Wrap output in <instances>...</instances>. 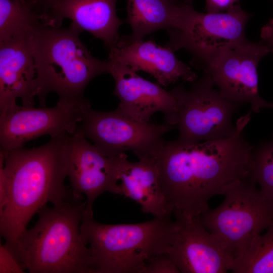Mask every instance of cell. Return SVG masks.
<instances>
[{
	"label": "cell",
	"mask_w": 273,
	"mask_h": 273,
	"mask_svg": "<svg viewBox=\"0 0 273 273\" xmlns=\"http://www.w3.org/2000/svg\"><path fill=\"white\" fill-rule=\"evenodd\" d=\"M251 113L237 121L230 137L192 144L164 141L152 155L168 209L175 218L199 217L209 209L212 197L252 179L253 148L243 135Z\"/></svg>",
	"instance_id": "6da1fadb"
},
{
	"label": "cell",
	"mask_w": 273,
	"mask_h": 273,
	"mask_svg": "<svg viewBox=\"0 0 273 273\" xmlns=\"http://www.w3.org/2000/svg\"><path fill=\"white\" fill-rule=\"evenodd\" d=\"M68 135L51 138L37 147L0 151V181L7 193L0 212V232L5 243L15 240L48 203L58 205L73 197L64 184Z\"/></svg>",
	"instance_id": "7a4b0ae2"
},
{
	"label": "cell",
	"mask_w": 273,
	"mask_h": 273,
	"mask_svg": "<svg viewBox=\"0 0 273 273\" xmlns=\"http://www.w3.org/2000/svg\"><path fill=\"white\" fill-rule=\"evenodd\" d=\"M86 205L83 198L73 197L51 207L46 205L33 227L4 244L30 273H93L80 232Z\"/></svg>",
	"instance_id": "3957f363"
},
{
	"label": "cell",
	"mask_w": 273,
	"mask_h": 273,
	"mask_svg": "<svg viewBox=\"0 0 273 273\" xmlns=\"http://www.w3.org/2000/svg\"><path fill=\"white\" fill-rule=\"evenodd\" d=\"M80 33L70 25L65 28L41 23L33 29L34 93L42 107L50 93H56L60 102L79 106L88 103L84 92L88 83L108 73V61L94 57L80 40Z\"/></svg>",
	"instance_id": "277c9868"
},
{
	"label": "cell",
	"mask_w": 273,
	"mask_h": 273,
	"mask_svg": "<svg viewBox=\"0 0 273 273\" xmlns=\"http://www.w3.org/2000/svg\"><path fill=\"white\" fill-rule=\"evenodd\" d=\"M171 215L138 223L109 224L84 214L80 232L93 273H140L151 258L166 252L177 226Z\"/></svg>",
	"instance_id": "5b68a950"
},
{
	"label": "cell",
	"mask_w": 273,
	"mask_h": 273,
	"mask_svg": "<svg viewBox=\"0 0 273 273\" xmlns=\"http://www.w3.org/2000/svg\"><path fill=\"white\" fill-rule=\"evenodd\" d=\"M252 179L238 182L225 192L223 202L199 217L204 228L217 237L234 259L273 224V201Z\"/></svg>",
	"instance_id": "8992f818"
},
{
	"label": "cell",
	"mask_w": 273,
	"mask_h": 273,
	"mask_svg": "<svg viewBox=\"0 0 273 273\" xmlns=\"http://www.w3.org/2000/svg\"><path fill=\"white\" fill-rule=\"evenodd\" d=\"M252 15L239 3L219 13H201L188 5L182 28L168 31L166 46L188 51L191 63L203 69L226 50L247 41V23Z\"/></svg>",
	"instance_id": "52a82bcc"
},
{
	"label": "cell",
	"mask_w": 273,
	"mask_h": 273,
	"mask_svg": "<svg viewBox=\"0 0 273 273\" xmlns=\"http://www.w3.org/2000/svg\"><path fill=\"white\" fill-rule=\"evenodd\" d=\"M189 89L174 88L177 101L176 140L196 144L232 136L236 130L232 117L241 105L222 97L206 74L193 82Z\"/></svg>",
	"instance_id": "ba28073f"
},
{
	"label": "cell",
	"mask_w": 273,
	"mask_h": 273,
	"mask_svg": "<svg viewBox=\"0 0 273 273\" xmlns=\"http://www.w3.org/2000/svg\"><path fill=\"white\" fill-rule=\"evenodd\" d=\"M82 117L77 130L104 154L113 156L132 151L139 159L152 156L174 126L138 120L118 108L95 110L89 102L81 106Z\"/></svg>",
	"instance_id": "9c48e42d"
},
{
	"label": "cell",
	"mask_w": 273,
	"mask_h": 273,
	"mask_svg": "<svg viewBox=\"0 0 273 273\" xmlns=\"http://www.w3.org/2000/svg\"><path fill=\"white\" fill-rule=\"evenodd\" d=\"M269 52L263 41L247 40L222 53L203 69L204 73L222 97L241 105L249 104L252 111L259 113L268 102L259 94L257 67Z\"/></svg>",
	"instance_id": "30bf717a"
},
{
	"label": "cell",
	"mask_w": 273,
	"mask_h": 273,
	"mask_svg": "<svg viewBox=\"0 0 273 273\" xmlns=\"http://www.w3.org/2000/svg\"><path fill=\"white\" fill-rule=\"evenodd\" d=\"M126 154L109 156L82 134L76 132L66 140L65 161L67 177L74 198L86 197L85 213L94 215L95 200L105 192L119 195L118 172Z\"/></svg>",
	"instance_id": "8fae6325"
},
{
	"label": "cell",
	"mask_w": 273,
	"mask_h": 273,
	"mask_svg": "<svg viewBox=\"0 0 273 273\" xmlns=\"http://www.w3.org/2000/svg\"><path fill=\"white\" fill-rule=\"evenodd\" d=\"M82 117L81 106L58 101L52 107L16 104L0 111L1 151L8 152L44 135L54 138L76 132Z\"/></svg>",
	"instance_id": "7c38bea8"
},
{
	"label": "cell",
	"mask_w": 273,
	"mask_h": 273,
	"mask_svg": "<svg viewBox=\"0 0 273 273\" xmlns=\"http://www.w3.org/2000/svg\"><path fill=\"white\" fill-rule=\"evenodd\" d=\"M177 226L166 253L182 273H224L234 257L215 235L207 230L199 217L175 219Z\"/></svg>",
	"instance_id": "4fadbf2b"
},
{
	"label": "cell",
	"mask_w": 273,
	"mask_h": 273,
	"mask_svg": "<svg viewBox=\"0 0 273 273\" xmlns=\"http://www.w3.org/2000/svg\"><path fill=\"white\" fill-rule=\"evenodd\" d=\"M108 73L114 80L113 95L119 100L117 108L138 120L149 122L155 113L163 114L165 123L175 126L177 101L173 89L166 90L158 83L140 76L116 61L109 59Z\"/></svg>",
	"instance_id": "5bb4252c"
},
{
	"label": "cell",
	"mask_w": 273,
	"mask_h": 273,
	"mask_svg": "<svg viewBox=\"0 0 273 273\" xmlns=\"http://www.w3.org/2000/svg\"><path fill=\"white\" fill-rule=\"evenodd\" d=\"M169 47L161 46L153 39H134L130 35H120L109 49V59L120 62L138 72L150 74L162 86H167L179 80L193 82L196 73L178 59Z\"/></svg>",
	"instance_id": "9a60e30c"
},
{
	"label": "cell",
	"mask_w": 273,
	"mask_h": 273,
	"mask_svg": "<svg viewBox=\"0 0 273 273\" xmlns=\"http://www.w3.org/2000/svg\"><path fill=\"white\" fill-rule=\"evenodd\" d=\"M33 30L0 42V111L16 104L34 106L36 71L31 47Z\"/></svg>",
	"instance_id": "2e32d148"
},
{
	"label": "cell",
	"mask_w": 273,
	"mask_h": 273,
	"mask_svg": "<svg viewBox=\"0 0 273 273\" xmlns=\"http://www.w3.org/2000/svg\"><path fill=\"white\" fill-rule=\"evenodd\" d=\"M118 0H60L43 23L61 27L63 20L71 21L70 26L80 33L87 31L102 40L109 49L119 39L123 21L117 14Z\"/></svg>",
	"instance_id": "e0dca14e"
},
{
	"label": "cell",
	"mask_w": 273,
	"mask_h": 273,
	"mask_svg": "<svg viewBox=\"0 0 273 273\" xmlns=\"http://www.w3.org/2000/svg\"><path fill=\"white\" fill-rule=\"evenodd\" d=\"M119 195L139 204L142 211L154 217L171 215L161 190L159 173L152 157L128 160L127 156L120 162L118 172Z\"/></svg>",
	"instance_id": "ac0fdd59"
},
{
	"label": "cell",
	"mask_w": 273,
	"mask_h": 273,
	"mask_svg": "<svg viewBox=\"0 0 273 273\" xmlns=\"http://www.w3.org/2000/svg\"><path fill=\"white\" fill-rule=\"evenodd\" d=\"M126 22L131 37L143 39L155 31L181 28L188 4L175 0H126Z\"/></svg>",
	"instance_id": "d6986e66"
},
{
	"label": "cell",
	"mask_w": 273,
	"mask_h": 273,
	"mask_svg": "<svg viewBox=\"0 0 273 273\" xmlns=\"http://www.w3.org/2000/svg\"><path fill=\"white\" fill-rule=\"evenodd\" d=\"M43 20L33 0H0V42L33 30Z\"/></svg>",
	"instance_id": "ffe728a7"
},
{
	"label": "cell",
	"mask_w": 273,
	"mask_h": 273,
	"mask_svg": "<svg viewBox=\"0 0 273 273\" xmlns=\"http://www.w3.org/2000/svg\"><path fill=\"white\" fill-rule=\"evenodd\" d=\"M230 270L234 273H273V224L234 259Z\"/></svg>",
	"instance_id": "44dd1931"
},
{
	"label": "cell",
	"mask_w": 273,
	"mask_h": 273,
	"mask_svg": "<svg viewBox=\"0 0 273 273\" xmlns=\"http://www.w3.org/2000/svg\"><path fill=\"white\" fill-rule=\"evenodd\" d=\"M251 175L259 190L273 201V139L253 148Z\"/></svg>",
	"instance_id": "7402d4cb"
},
{
	"label": "cell",
	"mask_w": 273,
	"mask_h": 273,
	"mask_svg": "<svg viewBox=\"0 0 273 273\" xmlns=\"http://www.w3.org/2000/svg\"><path fill=\"white\" fill-rule=\"evenodd\" d=\"M140 273H180V271L169 256L165 252L148 260Z\"/></svg>",
	"instance_id": "603a6c76"
},
{
	"label": "cell",
	"mask_w": 273,
	"mask_h": 273,
	"mask_svg": "<svg viewBox=\"0 0 273 273\" xmlns=\"http://www.w3.org/2000/svg\"><path fill=\"white\" fill-rule=\"evenodd\" d=\"M25 269L5 245L0 244V273H24Z\"/></svg>",
	"instance_id": "cb8c5ba5"
},
{
	"label": "cell",
	"mask_w": 273,
	"mask_h": 273,
	"mask_svg": "<svg viewBox=\"0 0 273 273\" xmlns=\"http://www.w3.org/2000/svg\"><path fill=\"white\" fill-rule=\"evenodd\" d=\"M240 0H205V11L207 13L224 12L239 3Z\"/></svg>",
	"instance_id": "d4e9b609"
},
{
	"label": "cell",
	"mask_w": 273,
	"mask_h": 273,
	"mask_svg": "<svg viewBox=\"0 0 273 273\" xmlns=\"http://www.w3.org/2000/svg\"><path fill=\"white\" fill-rule=\"evenodd\" d=\"M260 36L263 41L273 53V18L262 27Z\"/></svg>",
	"instance_id": "484cf974"
},
{
	"label": "cell",
	"mask_w": 273,
	"mask_h": 273,
	"mask_svg": "<svg viewBox=\"0 0 273 273\" xmlns=\"http://www.w3.org/2000/svg\"><path fill=\"white\" fill-rule=\"evenodd\" d=\"M35 2L37 8L40 13L43 16L45 20L48 14L51 12L54 6L60 0H33ZM42 21V22H43Z\"/></svg>",
	"instance_id": "4316f807"
},
{
	"label": "cell",
	"mask_w": 273,
	"mask_h": 273,
	"mask_svg": "<svg viewBox=\"0 0 273 273\" xmlns=\"http://www.w3.org/2000/svg\"><path fill=\"white\" fill-rule=\"evenodd\" d=\"M175 1H176L177 2L180 3L188 4V5H190L192 6H193V3L194 2V0H175Z\"/></svg>",
	"instance_id": "83f0119b"
},
{
	"label": "cell",
	"mask_w": 273,
	"mask_h": 273,
	"mask_svg": "<svg viewBox=\"0 0 273 273\" xmlns=\"http://www.w3.org/2000/svg\"><path fill=\"white\" fill-rule=\"evenodd\" d=\"M267 108H273V103H268L267 105Z\"/></svg>",
	"instance_id": "f1b7e54d"
},
{
	"label": "cell",
	"mask_w": 273,
	"mask_h": 273,
	"mask_svg": "<svg viewBox=\"0 0 273 273\" xmlns=\"http://www.w3.org/2000/svg\"><path fill=\"white\" fill-rule=\"evenodd\" d=\"M273 1V0H272Z\"/></svg>",
	"instance_id": "f546056e"
}]
</instances>
